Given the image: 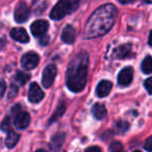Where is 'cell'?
<instances>
[{"instance_id":"1","label":"cell","mask_w":152,"mask_h":152,"mask_svg":"<svg viewBox=\"0 0 152 152\" xmlns=\"http://www.w3.org/2000/svg\"><path fill=\"white\" fill-rule=\"evenodd\" d=\"M117 9L113 4H104L98 7L91 15L85 27V38H98L107 34L115 23Z\"/></svg>"},{"instance_id":"2","label":"cell","mask_w":152,"mask_h":152,"mask_svg":"<svg viewBox=\"0 0 152 152\" xmlns=\"http://www.w3.org/2000/svg\"><path fill=\"white\" fill-rule=\"evenodd\" d=\"M89 55L86 51H81L71 59L67 70V87L70 91L78 93L85 89L87 85Z\"/></svg>"},{"instance_id":"3","label":"cell","mask_w":152,"mask_h":152,"mask_svg":"<svg viewBox=\"0 0 152 152\" xmlns=\"http://www.w3.org/2000/svg\"><path fill=\"white\" fill-rule=\"evenodd\" d=\"M79 7V0H59L50 13L52 20H61L69 14L75 12Z\"/></svg>"},{"instance_id":"4","label":"cell","mask_w":152,"mask_h":152,"mask_svg":"<svg viewBox=\"0 0 152 152\" xmlns=\"http://www.w3.org/2000/svg\"><path fill=\"white\" fill-rule=\"evenodd\" d=\"M30 15V11L28 5L25 2H19L18 5L16 7L15 14H14V17L17 23H24L25 21H27L28 18Z\"/></svg>"},{"instance_id":"5","label":"cell","mask_w":152,"mask_h":152,"mask_svg":"<svg viewBox=\"0 0 152 152\" xmlns=\"http://www.w3.org/2000/svg\"><path fill=\"white\" fill-rule=\"evenodd\" d=\"M56 72L57 70L54 65H48L45 68L44 71H43V76H42L43 87L48 89V88H50L52 86L55 76H56Z\"/></svg>"},{"instance_id":"6","label":"cell","mask_w":152,"mask_h":152,"mask_svg":"<svg viewBox=\"0 0 152 152\" xmlns=\"http://www.w3.org/2000/svg\"><path fill=\"white\" fill-rule=\"evenodd\" d=\"M40 56L36 52H27L22 56L21 65L25 70H31L38 66Z\"/></svg>"},{"instance_id":"7","label":"cell","mask_w":152,"mask_h":152,"mask_svg":"<svg viewBox=\"0 0 152 152\" xmlns=\"http://www.w3.org/2000/svg\"><path fill=\"white\" fill-rule=\"evenodd\" d=\"M44 98V92L37 83H32L28 90V100L32 103H38Z\"/></svg>"},{"instance_id":"8","label":"cell","mask_w":152,"mask_h":152,"mask_svg":"<svg viewBox=\"0 0 152 152\" xmlns=\"http://www.w3.org/2000/svg\"><path fill=\"white\" fill-rule=\"evenodd\" d=\"M49 24L45 20H37L30 26V30H31L32 34L37 38H40L43 34H46L47 30H48Z\"/></svg>"},{"instance_id":"9","label":"cell","mask_w":152,"mask_h":152,"mask_svg":"<svg viewBox=\"0 0 152 152\" xmlns=\"http://www.w3.org/2000/svg\"><path fill=\"white\" fill-rule=\"evenodd\" d=\"M133 78V70L131 67H126L119 73L118 75V83L121 87H126L130 85Z\"/></svg>"},{"instance_id":"10","label":"cell","mask_w":152,"mask_h":152,"mask_svg":"<svg viewBox=\"0 0 152 152\" xmlns=\"http://www.w3.org/2000/svg\"><path fill=\"white\" fill-rule=\"evenodd\" d=\"M29 123H30V116L26 112L18 113L17 116L15 117V121H14V124H15L16 128L18 129H25L29 125Z\"/></svg>"},{"instance_id":"11","label":"cell","mask_w":152,"mask_h":152,"mask_svg":"<svg viewBox=\"0 0 152 152\" xmlns=\"http://www.w3.org/2000/svg\"><path fill=\"white\" fill-rule=\"evenodd\" d=\"M11 37L15 41L20 43H27L29 42V37L26 30L22 27H16L11 30Z\"/></svg>"},{"instance_id":"12","label":"cell","mask_w":152,"mask_h":152,"mask_svg":"<svg viewBox=\"0 0 152 152\" xmlns=\"http://www.w3.org/2000/svg\"><path fill=\"white\" fill-rule=\"evenodd\" d=\"M113 85L110 81L108 80H102L98 83L97 89H96V94H97L98 97L102 98V97H106L108 94L112 91Z\"/></svg>"},{"instance_id":"13","label":"cell","mask_w":152,"mask_h":152,"mask_svg":"<svg viewBox=\"0 0 152 152\" xmlns=\"http://www.w3.org/2000/svg\"><path fill=\"white\" fill-rule=\"evenodd\" d=\"M75 38H76L75 28L71 25H67L64 28L63 32H61V40H63V42L67 43V44H72L75 41Z\"/></svg>"},{"instance_id":"14","label":"cell","mask_w":152,"mask_h":152,"mask_svg":"<svg viewBox=\"0 0 152 152\" xmlns=\"http://www.w3.org/2000/svg\"><path fill=\"white\" fill-rule=\"evenodd\" d=\"M131 50V46L130 44H124L121 45V46L117 47L116 49L114 50V57L115 58H124L126 57L127 55L130 53Z\"/></svg>"},{"instance_id":"15","label":"cell","mask_w":152,"mask_h":152,"mask_svg":"<svg viewBox=\"0 0 152 152\" xmlns=\"http://www.w3.org/2000/svg\"><path fill=\"white\" fill-rule=\"evenodd\" d=\"M92 113L97 120H102L106 116V107L101 103H96L92 107Z\"/></svg>"},{"instance_id":"16","label":"cell","mask_w":152,"mask_h":152,"mask_svg":"<svg viewBox=\"0 0 152 152\" xmlns=\"http://www.w3.org/2000/svg\"><path fill=\"white\" fill-rule=\"evenodd\" d=\"M20 135L18 133H16L15 131L10 130L7 132V135L5 137V145H7V148H13L16 146V144L19 142Z\"/></svg>"},{"instance_id":"17","label":"cell","mask_w":152,"mask_h":152,"mask_svg":"<svg viewBox=\"0 0 152 152\" xmlns=\"http://www.w3.org/2000/svg\"><path fill=\"white\" fill-rule=\"evenodd\" d=\"M142 71L145 74L152 73V57L147 56L144 58L143 63H142Z\"/></svg>"},{"instance_id":"18","label":"cell","mask_w":152,"mask_h":152,"mask_svg":"<svg viewBox=\"0 0 152 152\" xmlns=\"http://www.w3.org/2000/svg\"><path fill=\"white\" fill-rule=\"evenodd\" d=\"M29 77H30V75L28 73H26V72H22V71L18 72L17 75H16V81H17L19 85L23 86L27 83Z\"/></svg>"},{"instance_id":"19","label":"cell","mask_w":152,"mask_h":152,"mask_svg":"<svg viewBox=\"0 0 152 152\" xmlns=\"http://www.w3.org/2000/svg\"><path fill=\"white\" fill-rule=\"evenodd\" d=\"M110 152H125L124 147H123V144L121 142L115 141L110 144Z\"/></svg>"},{"instance_id":"20","label":"cell","mask_w":152,"mask_h":152,"mask_svg":"<svg viewBox=\"0 0 152 152\" xmlns=\"http://www.w3.org/2000/svg\"><path fill=\"white\" fill-rule=\"evenodd\" d=\"M144 86H145V88H146V90L148 91V93L152 94V77H149V78L146 79Z\"/></svg>"},{"instance_id":"21","label":"cell","mask_w":152,"mask_h":152,"mask_svg":"<svg viewBox=\"0 0 152 152\" xmlns=\"http://www.w3.org/2000/svg\"><path fill=\"white\" fill-rule=\"evenodd\" d=\"M144 148H145V150H147L148 152H152V137H149L146 140Z\"/></svg>"},{"instance_id":"22","label":"cell","mask_w":152,"mask_h":152,"mask_svg":"<svg viewBox=\"0 0 152 152\" xmlns=\"http://www.w3.org/2000/svg\"><path fill=\"white\" fill-rule=\"evenodd\" d=\"M64 110H65V106H64V105H61V106H59V108L56 110V113H55V115L52 117V118H51V122H53V121L56 120L57 117L61 116V115L64 114Z\"/></svg>"},{"instance_id":"23","label":"cell","mask_w":152,"mask_h":152,"mask_svg":"<svg viewBox=\"0 0 152 152\" xmlns=\"http://www.w3.org/2000/svg\"><path fill=\"white\" fill-rule=\"evenodd\" d=\"M5 90H7V83L3 79H0V99L4 95Z\"/></svg>"},{"instance_id":"24","label":"cell","mask_w":152,"mask_h":152,"mask_svg":"<svg viewBox=\"0 0 152 152\" xmlns=\"http://www.w3.org/2000/svg\"><path fill=\"white\" fill-rule=\"evenodd\" d=\"M18 93V87L15 85H12L11 88H10V92H9V97L10 98H13L17 95Z\"/></svg>"},{"instance_id":"25","label":"cell","mask_w":152,"mask_h":152,"mask_svg":"<svg viewBox=\"0 0 152 152\" xmlns=\"http://www.w3.org/2000/svg\"><path fill=\"white\" fill-rule=\"evenodd\" d=\"M128 126H129V125L127 124L126 122H120V123H118V125H117V127H118V130L121 131V132H124V131H126L127 129H128Z\"/></svg>"},{"instance_id":"26","label":"cell","mask_w":152,"mask_h":152,"mask_svg":"<svg viewBox=\"0 0 152 152\" xmlns=\"http://www.w3.org/2000/svg\"><path fill=\"white\" fill-rule=\"evenodd\" d=\"M9 128H10V118L7 117V118L4 119V121L2 122V124H1V129H2L3 131H7Z\"/></svg>"},{"instance_id":"27","label":"cell","mask_w":152,"mask_h":152,"mask_svg":"<svg viewBox=\"0 0 152 152\" xmlns=\"http://www.w3.org/2000/svg\"><path fill=\"white\" fill-rule=\"evenodd\" d=\"M49 42V37L46 36V34H43V36L40 37V44L43 45V46H45V45H47Z\"/></svg>"},{"instance_id":"28","label":"cell","mask_w":152,"mask_h":152,"mask_svg":"<svg viewBox=\"0 0 152 152\" xmlns=\"http://www.w3.org/2000/svg\"><path fill=\"white\" fill-rule=\"evenodd\" d=\"M85 152H102L101 148L97 147V146H92V147H89Z\"/></svg>"},{"instance_id":"29","label":"cell","mask_w":152,"mask_h":152,"mask_svg":"<svg viewBox=\"0 0 152 152\" xmlns=\"http://www.w3.org/2000/svg\"><path fill=\"white\" fill-rule=\"evenodd\" d=\"M118 1L122 4H129V3H132L135 0H118Z\"/></svg>"},{"instance_id":"30","label":"cell","mask_w":152,"mask_h":152,"mask_svg":"<svg viewBox=\"0 0 152 152\" xmlns=\"http://www.w3.org/2000/svg\"><path fill=\"white\" fill-rule=\"evenodd\" d=\"M148 43H149L150 46H152V30L149 34V39H148Z\"/></svg>"},{"instance_id":"31","label":"cell","mask_w":152,"mask_h":152,"mask_svg":"<svg viewBox=\"0 0 152 152\" xmlns=\"http://www.w3.org/2000/svg\"><path fill=\"white\" fill-rule=\"evenodd\" d=\"M34 152H47L46 150H44V149H39V150H37V151H34Z\"/></svg>"},{"instance_id":"32","label":"cell","mask_w":152,"mask_h":152,"mask_svg":"<svg viewBox=\"0 0 152 152\" xmlns=\"http://www.w3.org/2000/svg\"><path fill=\"white\" fill-rule=\"evenodd\" d=\"M133 152H142V151H133Z\"/></svg>"}]
</instances>
